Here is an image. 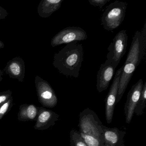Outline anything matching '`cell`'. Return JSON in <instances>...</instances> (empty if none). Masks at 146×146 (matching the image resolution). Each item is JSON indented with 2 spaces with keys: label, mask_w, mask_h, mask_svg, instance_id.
I'll return each mask as SVG.
<instances>
[{
  "label": "cell",
  "mask_w": 146,
  "mask_h": 146,
  "mask_svg": "<svg viewBox=\"0 0 146 146\" xmlns=\"http://www.w3.org/2000/svg\"><path fill=\"white\" fill-rule=\"evenodd\" d=\"M146 23L141 30L135 33L127 54L124 64L123 66L122 75L119 80L118 92L116 103L122 99L134 72L139 65L146 53Z\"/></svg>",
  "instance_id": "obj_1"
},
{
  "label": "cell",
  "mask_w": 146,
  "mask_h": 146,
  "mask_svg": "<svg viewBox=\"0 0 146 146\" xmlns=\"http://www.w3.org/2000/svg\"><path fill=\"white\" fill-rule=\"evenodd\" d=\"M83 61L82 45L74 42L66 44L54 54L52 65L60 74L77 78Z\"/></svg>",
  "instance_id": "obj_2"
},
{
  "label": "cell",
  "mask_w": 146,
  "mask_h": 146,
  "mask_svg": "<svg viewBox=\"0 0 146 146\" xmlns=\"http://www.w3.org/2000/svg\"><path fill=\"white\" fill-rule=\"evenodd\" d=\"M128 4L116 1L107 7L101 18V25L107 31H113L117 29L125 17Z\"/></svg>",
  "instance_id": "obj_3"
},
{
  "label": "cell",
  "mask_w": 146,
  "mask_h": 146,
  "mask_svg": "<svg viewBox=\"0 0 146 146\" xmlns=\"http://www.w3.org/2000/svg\"><path fill=\"white\" fill-rule=\"evenodd\" d=\"M102 124L97 114L89 108H85L79 114V133L97 137L104 142Z\"/></svg>",
  "instance_id": "obj_4"
},
{
  "label": "cell",
  "mask_w": 146,
  "mask_h": 146,
  "mask_svg": "<svg viewBox=\"0 0 146 146\" xmlns=\"http://www.w3.org/2000/svg\"><path fill=\"white\" fill-rule=\"evenodd\" d=\"M128 36L125 30L120 31L115 36L108 47L107 60L116 68L126 52Z\"/></svg>",
  "instance_id": "obj_5"
},
{
  "label": "cell",
  "mask_w": 146,
  "mask_h": 146,
  "mask_svg": "<svg viewBox=\"0 0 146 146\" xmlns=\"http://www.w3.org/2000/svg\"><path fill=\"white\" fill-rule=\"evenodd\" d=\"M35 84L38 101L43 107L53 108L56 106L58 98L48 82L36 76L35 78Z\"/></svg>",
  "instance_id": "obj_6"
},
{
  "label": "cell",
  "mask_w": 146,
  "mask_h": 146,
  "mask_svg": "<svg viewBox=\"0 0 146 146\" xmlns=\"http://www.w3.org/2000/svg\"><path fill=\"white\" fill-rule=\"evenodd\" d=\"M88 38L86 31L80 27H69L56 34L51 41L52 47L74 42L85 40Z\"/></svg>",
  "instance_id": "obj_7"
},
{
  "label": "cell",
  "mask_w": 146,
  "mask_h": 146,
  "mask_svg": "<svg viewBox=\"0 0 146 146\" xmlns=\"http://www.w3.org/2000/svg\"><path fill=\"white\" fill-rule=\"evenodd\" d=\"M123 66L116 72L114 79L111 85L109 92L105 100V117L107 123H111L113 118L115 107L116 106L117 96L118 92L119 80L122 73Z\"/></svg>",
  "instance_id": "obj_8"
},
{
  "label": "cell",
  "mask_w": 146,
  "mask_h": 146,
  "mask_svg": "<svg viewBox=\"0 0 146 146\" xmlns=\"http://www.w3.org/2000/svg\"><path fill=\"white\" fill-rule=\"evenodd\" d=\"M142 79H140L131 87L128 92L127 100L124 106L125 122L130 124L135 113V110L140 98L143 86Z\"/></svg>",
  "instance_id": "obj_9"
},
{
  "label": "cell",
  "mask_w": 146,
  "mask_h": 146,
  "mask_svg": "<svg viewBox=\"0 0 146 146\" xmlns=\"http://www.w3.org/2000/svg\"><path fill=\"white\" fill-rule=\"evenodd\" d=\"M39 112L34 128L37 130H44L54 126L59 119L60 115L50 109L38 107Z\"/></svg>",
  "instance_id": "obj_10"
},
{
  "label": "cell",
  "mask_w": 146,
  "mask_h": 146,
  "mask_svg": "<svg viewBox=\"0 0 146 146\" xmlns=\"http://www.w3.org/2000/svg\"><path fill=\"white\" fill-rule=\"evenodd\" d=\"M116 68L107 60L101 65L97 72L96 88L99 93L107 89L111 80L115 73Z\"/></svg>",
  "instance_id": "obj_11"
},
{
  "label": "cell",
  "mask_w": 146,
  "mask_h": 146,
  "mask_svg": "<svg viewBox=\"0 0 146 146\" xmlns=\"http://www.w3.org/2000/svg\"><path fill=\"white\" fill-rule=\"evenodd\" d=\"M3 70L10 78L17 79L23 82L25 76L24 60L20 57H16L9 60Z\"/></svg>",
  "instance_id": "obj_12"
},
{
  "label": "cell",
  "mask_w": 146,
  "mask_h": 146,
  "mask_svg": "<svg viewBox=\"0 0 146 146\" xmlns=\"http://www.w3.org/2000/svg\"><path fill=\"white\" fill-rule=\"evenodd\" d=\"M103 130L104 143L103 146H125L124 138L125 131L117 128H109L102 125Z\"/></svg>",
  "instance_id": "obj_13"
},
{
  "label": "cell",
  "mask_w": 146,
  "mask_h": 146,
  "mask_svg": "<svg viewBox=\"0 0 146 146\" xmlns=\"http://www.w3.org/2000/svg\"><path fill=\"white\" fill-rule=\"evenodd\" d=\"M64 0H42L37 7L38 15L47 18L60 8Z\"/></svg>",
  "instance_id": "obj_14"
},
{
  "label": "cell",
  "mask_w": 146,
  "mask_h": 146,
  "mask_svg": "<svg viewBox=\"0 0 146 146\" xmlns=\"http://www.w3.org/2000/svg\"><path fill=\"white\" fill-rule=\"evenodd\" d=\"M17 117L20 122L36 121L38 116V107L34 104H24L19 106Z\"/></svg>",
  "instance_id": "obj_15"
},
{
  "label": "cell",
  "mask_w": 146,
  "mask_h": 146,
  "mask_svg": "<svg viewBox=\"0 0 146 146\" xmlns=\"http://www.w3.org/2000/svg\"><path fill=\"white\" fill-rule=\"evenodd\" d=\"M146 82H144L140 98L135 110V113L137 116L142 115L146 108Z\"/></svg>",
  "instance_id": "obj_16"
},
{
  "label": "cell",
  "mask_w": 146,
  "mask_h": 146,
  "mask_svg": "<svg viewBox=\"0 0 146 146\" xmlns=\"http://www.w3.org/2000/svg\"><path fill=\"white\" fill-rule=\"evenodd\" d=\"M70 146H88L79 132L74 129L70 132Z\"/></svg>",
  "instance_id": "obj_17"
},
{
  "label": "cell",
  "mask_w": 146,
  "mask_h": 146,
  "mask_svg": "<svg viewBox=\"0 0 146 146\" xmlns=\"http://www.w3.org/2000/svg\"><path fill=\"white\" fill-rule=\"evenodd\" d=\"M79 132V131H78ZM80 133L84 141L88 146H103V142L97 137Z\"/></svg>",
  "instance_id": "obj_18"
},
{
  "label": "cell",
  "mask_w": 146,
  "mask_h": 146,
  "mask_svg": "<svg viewBox=\"0 0 146 146\" xmlns=\"http://www.w3.org/2000/svg\"><path fill=\"white\" fill-rule=\"evenodd\" d=\"M13 106V97L11 96L8 101L0 107V120L11 111Z\"/></svg>",
  "instance_id": "obj_19"
},
{
  "label": "cell",
  "mask_w": 146,
  "mask_h": 146,
  "mask_svg": "<svg viewBox=\"0 0 146 146\" xmlns=\"http://www.w3.org/2000/svg\"><path fill=\"white\" fill-rule=\"evenodd\" d=\"M12 92L10 90L0 92V107L11 97Z\"/></svg>",
  "instance_id": "obj_20"
},
{
  "label": "cell",
  "mask_w": 146,
  "mask_h": 146,
  "mask_svg": "<svg viewBox=\"0 0 146 146\" xmlns=\"http://www.w3.org/2000/svg\"><path fill=\"white\" fill-rule=\"evenodd\" d=\"M110 0H89L88 1L90 5L95 7H99L100 9Z\"/></svg>",
  "instance_id": "obj_21"
},
{
  "label": "cell",
  "mask_w": 146,
  "mask_h": 146,
  "mask_svg": "<svg viewBox=\"0 0 146 146\" xmlns=\"http://www.w3.org/2000/svg\"><path fill=\"white\" fill-rule=\"evenodd\" d=\"M8 13L7 11L2 7L0 6V19H4L8 16Z\"/></svg>",
  "instance_id": "obj_22"
},
{
  "label": "cell",
  "mask_w": 146,
  "mask_h": 146,
  "mask_svg": "<svg viewBox=\"0 0 146 146\" xmlns=\"http://www.w3.org/2000/svg\"><path fill=\"white\" fill-rule=\"evenodd\" d=\"M4 75V71L1 69H0V82H1L2 79H3V76Z\"/></svg>",
  "instance_id": "obj_23"
},
{
  "label": "cell",
  "mask_w": 146,
  "mask_h": 146,
  "mask_svg": "<svg viewBox=\"0 0 146 146\" xmlns=\"http://www.w3.org/2000/svg\"><path fill=\"white\" fill-rule=\"evenodd\" d=\"M5 47V44L1 41L0 40V49L3 48Z\"/></svg>",
  "instance_id": "obj_24"
},
{
  "label": "cell",
  "mask_w": 146,
  "mask_h": 146,
  "mask_svg": "<svg viewBox=\"0 0 146 146\" xmlns=\"http://www.w3.org/2000/svg\"><path fill=\"white\" fill-rule=\"evenodd\" d=\"M0 146H1V145H0Z\"/></svg>",
  "instance_id": "obj_25"
}]
</instances>
